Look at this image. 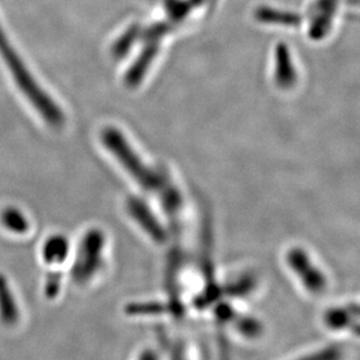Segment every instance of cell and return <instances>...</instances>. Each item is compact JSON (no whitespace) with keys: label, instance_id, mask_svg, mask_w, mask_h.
<instances>
[{"label":"cell","instance_id":"cell-2","mask_svg":"<svg viewBox=\"0 0 360 360\" xmlns=\"http://www.w3.org/2000/svg\"><path fill=\"white\" fill-rule=\"evenodd\" d=\"M101 137L104 146L115 155L136 183H139L144 190L149 192H160L165 181L169 179L164 171H156L146 167L117 129L105 128Z\"/></svg>","mask_w":360,"mask_h":360},{"label":"cell","instance_id":"cell-3","mask_svg":"<svg viewBox=\"0 0 360 360\" xmlns=\"http://www.w3.org/2000/svg\"><path fill=\"white\" fill-rule=\"evenodd\" d=\"M128 211L132 218L135 219L141 227H143L146 233H149L153 239L157 241H163L165 239L167 236L164 229L144 201L141 200L139 197L130 198L128 200Z\"/></svg>","mask_w":360,"mask_h":360},{"label":"cell","instance_id":"cell-6","mask_svg":"<svg viewBox=\"0 0 360 360\" xmlns=\"http://www.w3.org/2000/svg\"><path fill=\"white\" fill-rule=\"evenodd\" d=\"M19 319L17 302L6 277L0 274V322L14 326Z\"/></svg>","mask_w":360,"mask_h":360},{"label":"cell","instance_id":"cell-1","mask_svg":"<svg viewBox=\"0 0 360 360\" xmlns=\"http://www.w3.org/2000/svg\"><path fill=\"white\" fill-rule=\"evenodd\" d=\"M0 56L6 63L15 84L19 89L27 97L32 105L37 109L41 117L49 125L54 128H60L65 123V116L59 105L41 89L38 82L34 80L31 72L27 70L24 61L18 56L10 40L7 38L0 25Z\"/></svg>","mask_w":360,"mask_h":360},{"label":"cell","instance_id":"cell-4","mask_svg":"<svg viewBox=\"0 0 360 360\" xmlns=\"http://www.w3.org/2000/svg\"><path fill=\"white\" fill-rule=\"evenodd\" d=\"M336 11V0H319L314 7L312 22L309 35L315 40H321L328 34Z\"/></svg>","mask_w":360,"mask_h":360},{"label":"cell","instance_id":"cell-7","mask_svg":"<svg viewBox=\"0 0 360 360\" xmlns=\"http://www.w3.org/2000/svg\"><path fill=\"white\" fill-rule=\"evenodd\" d=\"M257 18L262 22L283 25V26H296L301 22V19L296 13L274 10V8H268V7H261L260 10L257 12Z\"/></svg>","mask_w":360,"mask_h":360},{"label":"cell","instance_id":"cell-9","mask_svg":"<svg viewBox=\"0 0 360 360\" xmlns=\"http://www.w3.org/2000/svg\"><path fill=\"white\" fill-rule=\"evenodd\" d=\"M68 253V243L63 236H53L44 246V257L47 262L63 261Z\"/></svg>","mask_w":360,"mask_h":360},{"label":"cell","instance_id":"cell-8","mask_svg":"<svg viewBox=\"0 0 360 360\" xmlns=\"http://www.w3.org/2000/svg\"><path fill=\"white\" fill-rule=\"evenodd\" d=\"M1 222L4 227L8 229L10 232L17 233V234H22L26 233L30 229L27 219L25 218L22 212L19 211L18 208L7 207L1 212Z\"/></svg>","mask_w":360,"mask_h":360},{"label":"cell","instance_id":"cell-5","mask_svg":"<svg viewBox=\"0 0 360 360\" xmlns=\"http://www.w3.org/2000/svg\"><path fill=\"white\" fill-rule=\"evenodd\" d=\"M275 81L282 89H290L297 82V73L287 46L280 44L276 49V70Z\"/></svg>","mask_w":360,"mask_h":360}]
</instances>
